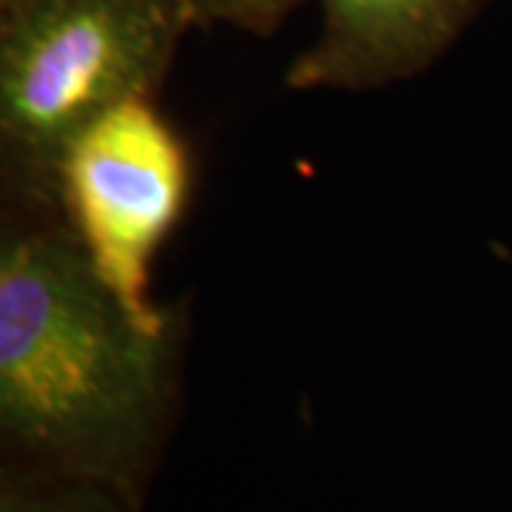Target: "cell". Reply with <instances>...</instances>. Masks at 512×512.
Segmentation results:
<instances>
[{
  "mask_svg": "<svg viewBox=\"0 0 512 512\" xmlns=\"http://www.w3.org/2000/svg\"><path fill=\"white\" fill-rule=\"evenodd\" d=\"M188 185V154L151 100L111 111L66 157L63 217L137 311H160L148 299L151 259L180 220Z\"/></svg>",
  "mask_w": 512,
  "mask_h": 512,
  "instance_id": "3",
  "label": "cell"
},
{
  "mask_svg": "<svg viewBox=\"0 0 512 512\" xmlns=\"http://www.w3.org/2000/svg\"><path fill=\"white\" fill-rule=\"evenodd\" d=\"M194 29L228 26L245 35L271 37L305 0H183Z\"/></svg>",
  "mask_w": 512,
  "mask_h": 512,
  "instance_id": "6",
  "label": "cell"
},
{
  "mask_svg": "<svg viewBox=\"0 0 512 512\" xmlns=\"http://www.w3.org/2000/svg\"><path fill=\"white\" fill-rule=\"evenodd\" d=\"M490 0H319V32L285 69L291 92H379L430 72Z\"/></svg>",
  "mask_w": 512,
  "mask_h": 512,
  "instance_id": "4",
  "label": "cell"
},
{
  "mask_svg": "<svg viewBox=\"0 0 512 512\" xmlns=\"http://www.w3.org/2000/svg\"><path fill=\"white\" fill-rule=\"evenodd\" d=\"M191 29L183 0H37L3 12V208L63 214L74 143L111 111L154 100Z\"/></svg>",
  "mask_w": 512,
  "mask_h": 512,
  "instance_id": "2",
  "label": "cell"
},
{
  "mask_svg": "<svg viewBox=\"0 0 512 512\" xmlns=\"http://www.w3.org/2000/svg\"><path fill=\"white\" fill-rule=\"evenodd\" d=\"M143 507L92 481L0 467V512H143Z\"/></svg>",
  "mask_w": 512,
  "mask_h": 512,
  "instance_id": "5",
  "label": "cell"
},
{
  "mask_svg": "<svg viewBox=\"0 0 512 512\" xmlns=\"http://www.w3.org/2000/svg\"><path fill=\"white\" fill-rule=\"evenodd\" d=\"M183 325L114 291L63 214L3 208V464L146 504L174 433Z\"/></svg>",
  "mask_w": 512,
  "mask_h": 512,
  "instance_id": "1",
  "label": "cell"
},
{
  "mask_svg": "<svg viewBox=\"0 0 512 512\" xmlns=\"http://www.w3.org/2000/svg\"><path fill=\"white\" fill-rule=\"evenodd\" d=\"M29 3H37V0H0V15L3 12H15L20 6H29Z\"/></svg>",
  "mask_w": 512,
  "mask_h": 512,
  "instance_id": "7",
  "label": "cell"
}]
</instances>
